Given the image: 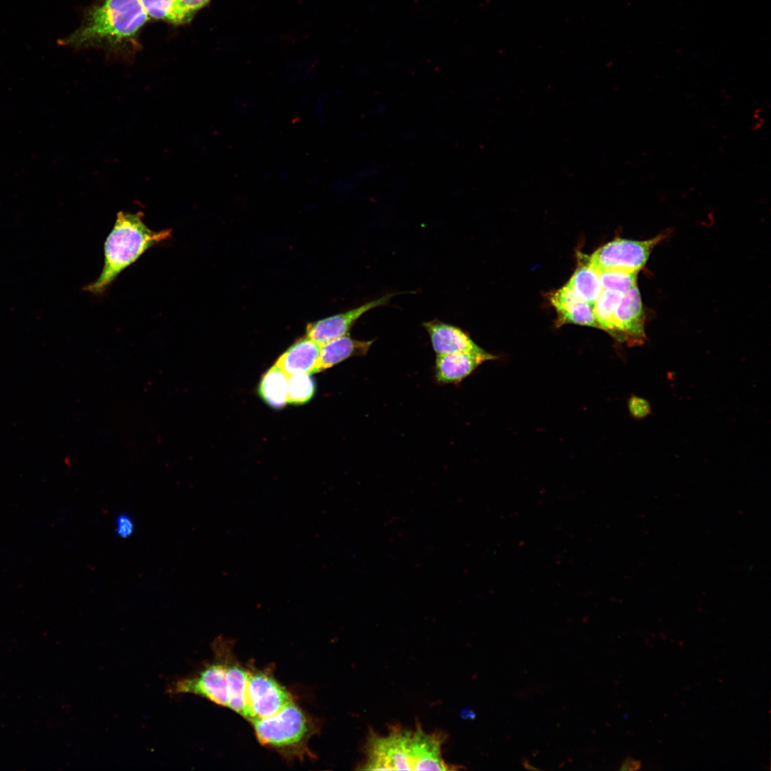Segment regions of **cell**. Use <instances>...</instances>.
<instances>
[{
    "instance_id": "15",
    "label": "cell",
    "mask_w": 771,
    "mask_h": 771,
    "mask_svg": "<svg viewBox=\"0 0 771 771\" xmlns=\"http://www.w3.org/2000/svg\"><path fill=\"white\" fill-rule=\"evenodd\" d=\"M373 341L356 340L347 334L321 345L318 372L333 367L348 358L366 355Z\"/></svg>"
},
{
    "instance_id": "11",
    "label": "cell",
    "mask_w": 771,
    "mask_h": 771,
    "mask_svg": "<svg viewBox=\"0 0 771 771\" xmlns=\"http://www.w3.org/2000/svg\"><path fill=\"white\" fill-rule=\"evenodd\" d=\"M496 357L485 351L481 353L458 352L437 355L435 377L442 383H458L483 362Z\"/></svg>"
},
{
    "instance_id": "6",
    "label": "cell",
    "mask_w": 771,
    "mask_h": 771,
    "mask_svg": "<svg viewBox=\"0 0 771 771\" xmlns=\"http://www.w3.org/2000/svg\"><path fill=\"white\" fill-rule=\"evenodd\" d=\"M247 700L250 722L272 716L293 701L290 692L272 674L250 670Z\"/></svg>"
},
{
    "instance_id": "12",
    "label": "cell",
    "mask_w": 771,
    "mask_h": 771,
    "mask_svg": "<svg viewBox=\"0 0 771 771\" xmlns=\"http://www.w3.org/2000/svg\"><path fill=\"white\" fill-rule=\"evenodd\" d=\"M423 326L430 336L431 345L437 355L485 351L458 327L437 320L424 322Z\"/></svg>"
},
{
    "instance_id": "17",
    "label": "cell",
    "mask_w": 771,
    "mask_h": 771,
    "mask_svg": "<svg viewBox=\"0 0 771 771\" xmlns=\"http://www.w3.org/2000/svg\"><path fill=\"white\" fill-rule=\"evenodd\" d=\"M583 301L592 307L603 291L598 272L588 262L581 264L566 284Z\"/></svg>"
},
{
    "instance_id": "23",
    "label": "cell",
    "mask_w": 771,
    "mask_h": 771,
    "mask_svg": "<svg viewBox=\"0 0 771 771\" xmlns=\"http://www.w3.org/2000/svg\"><path fill=\"white\" fill-rule=\"evenodd\" d=\"M134 530V523L131 518L126 514H120L116 519L115 530L121 538L131 535Z\"/></svg>"
},
{
    "instance_id": "16",
    "label": "cell",
    "mask_w": 771,
    "mask_h": 771,
    "mask_svg": "<svg viewBox=\"0 0 771 771\" xmlns=\"http://www.w3.org/2000/svg\"><path fill=\"white\" fill-rule=\"evenodd\" d=\"M288 378V376L275 365L263 374L258 386V393L267 405L275 409L286 405Z\"/></svg>"
},
{
    "instance_id": "13",
    "label": "cell",
    "mask_w": 771,
    "mask_h": 771,
    "mask_svg": "<svg viewBox=\"0 0 771 771\" xmlns=\"http://www.w3.org/2000/svg\"><path fill=\"white\" fill-rule=\"evenodd\" d=\"M321 345L307 336L295 341L276 360L275 366L288 376L318 372Z\"/></svg>"
},
{
    "instance_id": "25",
    "label": "cell",
    "mask_w": 771,
    "mask_h": 771,
    "mask_svg": "<svg viewBox=\"0 0 771 771\" xmlns=\"http://www.w3.org/2000/svg\"><path fill=\"white\" fill-rule=\"evenodd\" d=\"M641 768V761L627 756L620 765V770H638Z\"/></svg>"
},
{
    "instance_id": "21",
    "label": "cell",
    "mask_w": 771,
    "mask_h": 771,
    "mask_svg": "<svg viewBox=\"0 0 771 771\" xmlns=\"http://www.w3.org/2000/svg\"><path fill=\"white\" fill-rule=\"evenodd\" d=\"M148 17L178 24L175 0H140Z\"/></svg>"
},
{
    "instance_id": "24",
    "label": "cell",
    "mask_w": 771,
    "mask_h": 771,
    "mask_svg": "<svg viewBox=\"0 0 771 771\" xmlns=\"http://www.w3.org/2000/svg\"><path fill=\"white\" fill-rule=\"evenodd\" d=\"M629 407L631 413L635 417L646 415L647 412L649 411V407L646 405L645 401L638 398L630 399Z\"/></svg>"
},
{
    "instance_id": "19",
    "label": "cell",
    "mask_w": 771,
    "mask_h": 771,
    "mask_svg": "<svg viewBox=\"0 0 771 771\" xmlns=\"http://www.w3.org/2000/svg\"><path fill=\"white\" fill-rule=\"evenodd\" d=\"M603 290L624 293L637 286L638 272L617 269L596 271Z\"/></svg>"
},
{
    "instance_id": "3",
    "label": "cell",
    "mask_w": 771,
    "mask_h": 771,
    "mask_svg": "<svg viewBox=\"0 0 771 771\" xmlns=\"http://www.w3.org/2000/svg\"><path fill=\"white\" fill-rule=\"evenodd\" d=\"M172 230L154 231L143 221L142 212L119 211L104 243V261L98 278L84 288L94 295L102 294L116 277L153 246L171 238Z\"/></svg>"
},
{
    "instance_id": "8",
    "label": "cell",
    "mask_w": 771,
    "mask_h": 771,
    "mask_svg": "<svg viewBox=\"0 0 771 771\" xmlns=\"http://www.w3.org/2000/svg\"><path fill=\"white\" fill-rule=\"evenodd\" d=\"M400 293H388L346 312L308 323L306 328V336L321 346L346 336L363 314L386 305L392 297Z\"/></svg>"
},
{
    "instance_id": "9",
    "label": "cell",
    "mask_w": 771,
    "mask_h": 771,
    "mask_svg": "<svg viewBox=\"0 0 771 771\" xmlns=\"http://www.w3.org/2000/svg\"><path fill=\"white\" fill-rule=\"evenodd\" d=\"M645 313L637 286L624 293L614 314L613 337L631 345L645 342Z\"/></svg>"
},
{
    "instance_id": "7",
    "label": "cell",
    "mask_w": 771,
    "mask_h": 771,
    "mask_svg": "<svg viewBox=\"0 0 771 771\" xmlns=\"http://www.w3.org/2000/svg\"><path fill=\"white\" fill-rule=\"evenodd\" d=\"M167 692L172 695L193 694L221 706L228 705L224 667L216 657L198 672L173 681Z\"/></svg>"
},
{
    "instance_id": "26",
    "label": "cell",
    "mask_w": 771,
    "mask_h": 771,
    "mask_svg": "<svg viewBox=\"0 0 771 771\" xmlns=\"http://www.w3.org/2000/svg\"><path fill=\"white\" fill-rule=\"evenodd\" d=\"M521 764L523 766V767L525 768L526 770H540L539 768H538L536 767H534L532 765H530L527 758H523L522 760H521Z\"/></svg>"
},
{
    "instance_id": "20",
    "label": "cell",
    "mask_w": 771,
    "mask_h": 771,
    "mask_svg": "<svg viewBox=\"0 0 771 771\" xmlns=\"http://www.w3.org/2000/svg\"><path fill=\"white\" fill-rule=\"evenodd\" d=\"M315 383L310 374L288 376L287 403L299 405L308 403L314 395Z\"/></svg>"
},
{
    "instance_id": "4",
    "label": "cell",
    "mask_w": 771,
    "mask_h": 771,
    "mask_svg": "<svg viewBox=\"0 0 771 771\" xmlns=\"http://www.w3.org/2000/svg\"><path fill=\"white\" fill-rule=\"evenodd\" d=\"M251 722L258 742L287 759L311 755L308 745L316 726L293 701L276 714Z\"/></svg>"
},
{
    "instance_id": "1",
    "label": "cell",
    "mask_w": 771,
    "mask_h": 771,
    "mask_svg": "<svg viewBox=\"0 0 771 771\" xmlns=\"http://www.w3.org/2000/svg\"><path fill=\"white\" fill-rule=\"evenodd\" d=\"M443 737L420 727H393L387 734L371 732L361 769L371 770H448L442 755Z\"/></svg>"
},
{
    "instance_id": "10",
    "label": "cell",
    "mask_w": 771,
    "mask_h": 771,
    "mask_svg": "<svg viewBox=\"0 0 771 771\" xmlns=\"http://www.w3.org/2000/svg\"><path fill=\"white\" fill-rule=\"evenodd\" d=\"M215 657L223 665L228 690V707L248 720L247 689L249 670L236 659L228 644L216 640L213 645Z\"/></svg>"
},
{
    "instance_id": "22",
    "label": "cell",
    "mask_w": 771,
    "mask_h": 771,
    "mask_svg": "<svg viewBox=\"0 0 771 771\" xmlns=\"http://www.w3.org/2000/svg\"><path fill=\"white\" fill-rule=\"evenodd\" d=\"M211 1L175 0V9L178 24L189 22L194 15Z\"/></svg>"
},
{
    "instance_id": "2",
    "label": "cell",
    "mask_w": 771,
    "mask_h": 771,
    "mask_svg": "<svg viewBox=\"0 0 771 771\" xmlns=\"http://www.w3.org/2000/svg\"><path fill=\"white\" fill-rule=\"evenodd\" d=\"M148 19L140 0H97L80 27L61 40V44L112 50L136 46L137 35Z\"/></svg>"
},
{
    "instance_id": "5",
    "label": "cell",
    "mask_w": 771,
    "mask_h": 771,
    "mask_svg": "<svg viewBox=\"0 0 771 771\" xmlns=\"http://www.w3.org/2000/svg\"><path fill=\"white\" fill-rule=\"evenodd\" d=\"M663 234L645 241L615 239L597 249L588 258L595 270L617 269L639 272L646 264L652 249Z\"/></svg>"
},
{
    "instance_id": "18",
    "label": "cell",
    "mask_w": 771,
    "mask_h": 771,
    "mask_svg": "<svg viewBox=\"0 0 771 771\" xmlns=\"http://www.w3.org/2000/svg\"><path fill=\"white\" fill-rule=\"evenodd\" d=\"M623 294L619 292L603 290L593 306V311L599 328L605 330L612 336L614 333L615 311Z\"/></svg>"
},
{
    "instance_id": "14",
    "label": "cell",
    "mask_w": 771,
    "mask_h": 771,
    "mask_svg": "<svg viewBox=\"0 0 771 771\" xmlns=\"http://www.w3.org/2000/svg\"><path fill=\"white\" fill-rule=\"evenodd\" d=\"M550 301L557 311L559 325L572 323L599 328L593 307L567 285L553 293Z\"/></svg>"
}]
</instances>
